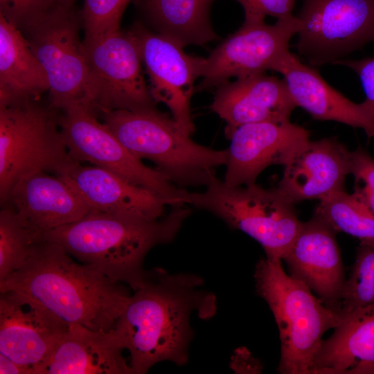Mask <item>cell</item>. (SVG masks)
Returning a JSON list of instances; mask_svg holds the SVG:
<instances>
[{
  "instance_id": "cell-1",
  "label": "cell",
  "mask_w": 374,
  "mask_h": 374,
  "mask_svg": "<svg viewBox=\"0 0 374 374\" xmlns=\"http://www.w3.org/2000/svg\"><path fill=\"white\" fill-rule=\"evenodd\" d=\"M203 279L189 273L148 271L134 290L113 334L130 354L132 374L146 373L156 364H187L193 337V312L203 319L215 314V298Z\"/></svg>"
},
{
  "instance_id": "cell-2",
  "label": "cell",
  "mask_w": 374,
  "mask_h": 374,
  "mask_svg": "<svg viewBox=\"0 0 374 374\" xmlns=\"http://www.w3.org/2000/svg\"><path fill=\"white\" fill-rule=\"evenodd\" d=\"M26 296L69 326L112 332L131 294L94 267L78 263L60 247L39 237L0 292Z\"/></svg>"
},
{
  "instance_id": "cell-3",
  "label": "cell",
  "mask_w": 374,
  "mask_h": 374,
  "mask_svg": "<svg viewBox=\"0 0 374 374\" xmlns=\"http://www.w3.org/2000/svg\"><path fill=\"white\" fill-rule=\"evenodd\" d=\"M190 213L185 205L172 206L160 219L148 221L91 210L39 237L135 290L147 274L143 268L146 254L156 245L173 241Z\"/></svg>"
},
{
  "instance_id": "cell-4",
  "label": "cell",
  "mask_w": 374,
  "mask_h": 374,
  "mask_svg": "<svg viewBox=\"0 0 374 374\" xmlns=\"http://www.w3.org/2000/svg\"><path fill=\"white\" fill-rule=\"evenodd\" d=\"M96 114L130 152L152 161L178 187H206L217 177L216 168L226 164V149L197 143L159 110H100Z\"/></svg>"
},
{
  "instance_id": "cell-5",
  "label": "cell",
  "mask_w": 374,
  "mask_h": 374,
  "mask_svg": "<svg viewBox=\"0 0 374 374\" xmlns=\"http://www.w3.org/2000/svg\"><path fill=\"white\" fill-rule=\"evenodd\" d=\"M279 258L266 257L255 269L258 294L267 302L279 330L281 344L278 371L311 374L323 334L341 323L302 281L287 275Z\"/></svg>"
},
{
  "instance_id": "cell-6",
  "label": "cell",
  "mask_w": 374,
  "mask_h": 374,
  "mask_svg": "<svg viewBox=\"0 0 374 374\" xmlns=\"http://www.w3.org/2000/svg\"><path fill=\"white\" fill-rule=\"evenodd\" d=\"M187 204L245 233L270 258L283 259L302 223L294 204L277 187L265 188L256 183L230 186L216 177L203 192H188Z\"/></svg>"
},
{
  "instance_id": "cell-7",
  "label": "cell",
  "mask_w": 374,
  "mask_h": 374,
  "mask_svg": "<svg viewBox=\"0 0 374 374\" xmlns=\"http://www.w3.org/2000/svg\"><path fill=\"white\" fill-rule=\"evenodd\" d=\"M57 110L28 98L0 107V199L38 172L55 171L69 159Z\"/></svg>"
},
{
  "instance_id": "cell-8",
  "label": "cell",
  "mask_w": 374,
  "mask_h": 374,
  "mask_svg": "<svg viewBox=\"0 0 374 374\" xmlns=\"http://www.w3.org/2000/svg\"><path fill=\"white\" fill-rule=\"evenodd\" d=\"M60 111L59 125L71 159L112 172L150 190L170 207L187 204L188 192L130 152L107 125L99 121L90 103L74 104Z\"/></svg>"
},
{
  "instance_id": "cell-9",
  "label": "cell",
  "mask_w": 374,
  "mask_h": 374,
  "mask_svg": "<svg viewBox=\"0 0 374 374\" xmlns=\"http://www.w3.org/2000/svg\"><path fill=\"white\" fill-rule=\"evenodd\" d=\"M82 25L72 8L46 12L19 29L46 72L49 106L60 111L72 105L92 106L91 71L79 38Z\"/></svg>"
},
{
  "instance_id": "cell-10",
  "label": "cell",
  "mask_w": 374,
  "mask_h": 374,
  "mask_svg": "<svg viewBox=\"0 0 374 374\" xmlns=\"http://www.w3.org/2000/svg\"><path fill=\"white\" fill-rule=\"evenodd\" d=\"M83 44L96 112L159 110L145 81L139 44L130 30L84 39Z\"/></svg>"
},
{
  "instance_id": "cell-11",
  "label": "cell",
  "mask_w": 374,
  "mask_h": 374,
  "mask_svg": "<svg viewBox=\"0 0 374 374\" xmlns=\"http://www.w3.org/2000/svg\"><path fill=\"white\" fill-rule=\"evenodd\" d=\"M299 53L312 65L335 64L374 42V0H303Z\"/></svg>"
},
{
  "instance_id": "cell-12",
  "label": "cell",
  "mask_w": 374,
  "mask_h": 374,
  "mask_svg": "<svg viewBox=\"0 0 374 374\" xmlns=\"http://www.w3.org/2000/svg\"><path fill=\"white\" fill-rule=\"evenodd\" d=\"M301 27V21L293 15L272 25L265 24V18L245 17L242 26L206 58L202 79L195 92L217 88L231 78L272 71L289 51V42Z\"/></svg>"
},
{
  "instance_id": "cell-13",
  "label": "cell",
  "mask_w": 374,
  "mask_h": 374,
  "mask_svg": "<svg viewBox=\"0 0 374 374\" xmlns=\"http://www.w3.org/2000/svg\"><path fill=\"white\" fill-rule=\"evenodd\" d=\"M130 30L139 44L152 98L156 103H164L178 127L190 136L195 129L190 98L196 79L202 75L206 58L186 54L178 42L141 22H136Z\"/></svg>"
},
{
  "instance_id": "cell-14",
  "label": "cell",
  "mask_w": 374,
  "mask_h": 374,
  "mask_svg": "<svg viewBox=\"0 0 374 374\" xmlns=\"http://www.w3.org/2000/svg\"><path fill=\"white\" fill-rule=\"evenodd\" d=\"M69 326L26 296L1 292L0 353L30 374H36Z\"/></svg>"
},
{
  "instance_id": "cell-15",
  "label": "cell",
  "mask_w": 374,
  "mask_h": 374,
  "mask_svg": "<svg viewBox=\"0 0 374 374\" xmlns=\"http://www.w3.org/2000/svg\"><path fill=\"white\" fill-rule=\"evenodd\" d=\"M225 133L230 145L224 182L230 186L256 183L264 169L285 166L310 140L307 130L290 121L248 123Z\"/></svg>"
},
{
  "instance_id": "cell-16",
  "label": "cell",
  "mask_w": 374,
  "mask_h": 374,
  "mask_svg": "<svg viewBox=\"0 0 374 374\" xmlns=\"http://www.w3.org/2000/svg\"><path fill=\"white\" fill-rule=\"evenodd\" d=\"M55 175L69 184L91 210L148 221L166 214L168 205L163 199L103 168L69 157Z\"/></svg>"
},
{
  "instance_id": "cell-17",
  "label": "cell",
  "mask_w": 374,
  "mask_h": 374,
  "mask_svg": "<svg viewBox=\"0 0 374 374\" xmlns=\"http://www.w3.org/2000/svg\"><path fill=\"white\" fill-rule=\"evenodd\" d=\"M335 234L326 222L314 215L310 220L302 222L283 259L290 275L304 283L332 310L346 281Z\"/></svg>"
},
{
  "instance_id": "cell-18",
  "label": "cell",
  "mask_w": 374,
  "mask_h": 374,
  "mask_svg": "<svg viewBox=\"0 0 374 374\" xmlns=\"http://www.w3.org/2000/svg\"><path fill=\"white\" fill-rule=\"evenodd\" d=\"M3 206H9L36 237L75 222L91 208L62 178L46 172L30 174L12 188Z\"/></svg>"
},
{
  "instance_id": "cell-19",
  "label": "cell",
  "mask_w": 374,
  "mask_h": 374,
  "mask_svg": "<svg viewBox=\"0 0 374 374\" xmlns=\"http://www.w3.org/2000/svg\"><path fill=\"white\" fill-rule=\"evenodd\" d=\"M350 154L336 138L309 140L284 166L277 188L294 204L321 200L344 190L350 174Z\"/></svg>"
},
{
  "instance_id": "cell-20",
  "label": "cell",
  "mask_w": 374,
  "mask_h": 374,
  "mask_svg": "<svg viewBox=\"0 0 374 374\" xmlns=\"http://www.w3.org/2000/svg\"><path fill=\"white\" fill-rule=\"evenodd\" d=\"M296 107L285 80L262 73L217 87L211 109L229 130L248 123L290 121Z\"/></svg>"
},
{
  "instance_id": "cell-21",
  "label": "cell",
  "mask_w": 374,
  "mask_h": 374,
  "mask_svg": "<svg viewBox=\"0 0 374 374\" xmlns=\"http://www.w3.org/2000/svg\"><path fill=\"white\" fill-rule=\"evenodd\" d=\"M285 80L296 107L314 118L362 129L374 137V113L364 102L355 103L329 85L314 68L288 51L274 66Z\"/></svg>"
},
{
  "instance_id": "cell-22",
  "label": "cell",
  "mask_w": 374,
  "mask_h": 374,
  "mask_svg": "<svg viewBox=\"0 0 374 374\" xmlns=\"http://www.w3.org/2000/svg\"><path fill=\"white\" fill-rule=\"evenodd\" d=\"M112 332L69 326L36 374H132Z\"/></svg>"
},
{
  "instance_id": "cell-23",
  "label": "cell",
  "mask_w": 374,
  "mask_h": 374,
  "mask_svg": "<svg viewBox=\"0 0 374 374\" xmlns=\"http://www.w3.org/2000/svg\"><path fill=\"white\" fill-rule=\"evenodd\" d=\"M323 339L311 374H374V308L345 316Z\"/></svg>"
},
{
  "instance_id": "cell-24",
  "label": "cell",
  "mask_w": 374,
  "mask_h": 374,
  "mask_svg": "<svg viewBox=\"0 0 374 374\" xmlns=\"http://www.w3.org/2000/svg\"><path fill=\"white\" fill-rule=\"evenodd\" d=\"M48 90L46 72L21 32L0 15V107Z\"/></svg>"
},
{
  "instance_id": "cell-25",
  "label": "cell",
  "mask_w": 374,
  "mask_h": 374,
  "mask_svg": "<svg viewBox=\"0 0 374 374\" xmlns=\"http://www.w3.org/2000/svg\"><path fill=\"white\" fill-rule=\"evenodd\" d=\"M154 31L183 47L218 39L209 17L215 0H134Z\"/></svg>"
},
{
  "instance_id": "cell-26",
  "label": "cell",
  "mask_w": 374,
  "mask_h": 374,
  "mask_svg": "<svg viewBox=\"0 0 374 374\" xmlns=\"http://www.w3.org/2000/svg\"><path fill=\"white\" fill-rule=\"evenodd\" d=\"M314 215L336 233L343 232L360 240V244L374 247V213L355 195L344 190L319 201Z\"/></svg>"
},
{
  "instance_id": "cell-27",
  "label": "cell",
  "mask_w": 374,
  "mask_h": 374,
  "mask_svg": "<svg viewBox=\"0 0 374 374\" xmlns=\"http://www.w3.org/2000/svg\"><path fill=\"white\" fill-rule=\"evenodd\" d=\"M374 308V247L360 244L350 278L334 308L343 318L361 309Z\"/></svg>"
},
{
  "instance_id": "cell-28",
  "label": "cell",
  "mask_w": 374,
  "mask_h": 374,
  "mask_svg": "<svg viewBox=\"0 0 374 374\" xmlns=\"http://www.w3.org/2000/svg\"><path fill=\"white\" fill-rule=\"evenodd\" d=\"M38 238L9 206H3L0 212V283L22 265Z\"/></svg>"
},
{
  "instance_id": "cell-29",
  "label": "cell",
  "mask_w": 374,
  "mask_h": 374,
  "mask_svg": "<svg viewBox=\"0 0 374 374\" xmlns=\"http://www.w3.org/2000/svg\"><path fill=\"white\" fill-rule=\"evenodd\" d=\"M130 0H84L81 14L84 39L120 30L123 13Z\"/></svg>"
},
{
  "instance_id": "cell-30",
  "label": "cell",
  "mask_w": 374,
  "mask_h": 374,
  "mask_svg": "<svg viewBox=\"0 0 374 374\" xmlns=\"http://www.w3.org/2000/svg\"><path fill=\"white\" fill-rule=\"evenodd\" d=\"M350 174L354 177V193L374 213V159L359 148L350 154Z\"/></svg>"
},
{
  "instance_id": "cell-31",
  "label": "cell",
  "mask_w": 374,
  "mask_h": 374,
  "mask_svg": "<svg viewBox=\"0 0 374 374\" xmlns=\"http://www.w3.org/2000/svg\"><path fill=\"white\" fill-rule=\"evenodd\" d=\"M45 12L39 0H0V15L18 29Z\"/></svg>"
},
{
  "instance_id": "cell-32",
  "label": "cell",
  "mask_w": 374,
  "mask_h": 374,
  "mask_svg": "<svg viewBox=\"0 0 374 374\" xmlns=\"http://www.w3.org/2000/svg\"><path fill=\"white\" fill-rule=\"evenodd\" d=\"M243 7L245 17H262L266 15L278 19L292 15L296 0H236Z\"/></svg>"
},
{
  "instance_id": "cell-33",
  "label": "cell",
  "mask_w": 374,
  "mask_h": 374,
  "mask_svg": "<svg viewBox=\"0 0 374 374\" xmlns=\"http://www.w3.org/2000/svg\"><path fill=\"white\" fill-rule=\"evenodd\" d=\"M335 64L346 66L358 75L366 95L364 102L374 113V57L341 60Z\"/></svg>"
},
{
  "instance_id": "cell-34",
  "label": "cell",
  "mask_w": 374,
  "mask_h": 374,
  "mask_svg": "<svg viewBox=\"0 0 374 374\" xmlns=\"http://www.w3.org/2000/svg\"><path fill=\"white\" fill-rule=\"evenodd\" d=\"M1 374H30L28 369L0 353Z\"/></svg>"
},
{
  "instance_id": "cell-35",
  "label": "cell",
  "mask_w": 374,
  "mask_h": 374,
  "mask_svg": "<svg viewBox=\"0 0 374 374\" xmlns=\"http://www.w3.org/2000/svg\"><path fill=\"white\" fill-rule=\"evenodd\" d=\"M45 12L57 8H72L75 0H39Z\"/></svg>"
}]
</instances>
